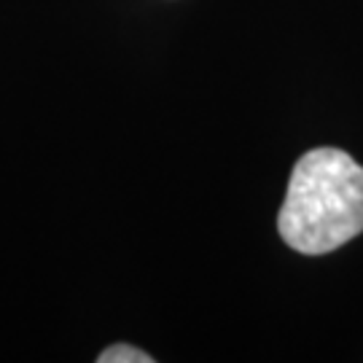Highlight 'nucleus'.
<instances>
[{
    "instance_id": "1",
    "label": "nucleus",
    "mask_w": 363,
    "mask_h": 363,
    "mask_svg": "<svg viewBox=\"0 0 363 363\" xmlns=\"http://www.w3.org/2000/svg\"><path fill=\"white\" fill-rule=\"evenodd\" d=\"M283 242L320 256L363 232V167L339 148H315L296 162L277 216Z\"/></svg>"
},
{
    "instance_id": "2",
    "label": "nucleus",
    "mask_w": 363,
    "mask_h": 363,
    "mask_svg": "<svg viewBox=\"0 0 363 363\" xmlns=\"http://www.w3.org/2000/svg\"><path fill=\"white\" fill-rule=\"evenodd\" d=\"M100 363H151L154 358L151 355H145L143 350H138V347H132V345H113V347H108V350L100 352Z\"/></svg>"
}]
</instances>
